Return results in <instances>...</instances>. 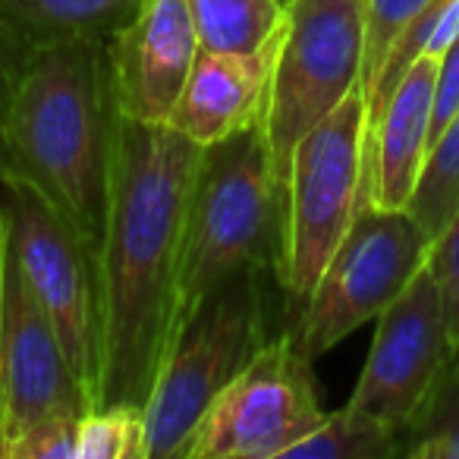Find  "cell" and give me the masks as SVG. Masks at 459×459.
Wrapping results in <instances>:
<instances>
[{"instance_id": "cell-3", "label": "cell", "mask_w": 459, "mask_h": 459, "mask_svg": "<svg viewBox=\"0 0 459 459\" xmlns=\"http://www.w3.org/2000/svg\"><path fill=\"white\" fill-rule=\"evenodd\" d=\"M281 252L283 195L262 126L202 148L179 255L177 331L208 290L243 271H277Z\"/></svg>"}, {"instance_id": "cell-24", "label": "cell", "mask_w": 459, "mask_h": 459, "mask_svg": "<svg viewBox=\"0 0 459 459\" xmlns=\"http://www.w3.org/2000/svg\"><path fill=\"white\" fill-rule=\"evenodd\" d=\"M459 110V39L440 54L437 64V91H434V123L431 142L437 139L440 129L450 123V117Z\"/></svg>"}, {"instance_id": "cell-13", "label": "cell", "mask_w": 459, "mask_h": 459, "mask_svg": "<svg viewBox=\"0 0 459 459\" xmlns=\"http://www.w3.org/2000/svg\"><path fill=\"white\" fill-rule=\"evenodd\" d=\"M437 64L440 57L421 54L371 123L365 139L362 208L375 204L387 211H406L412 202L431 152Z\"/></svg>"}, {"instance_id": "cell-12", "label": "cell", "mask_w": 459, "mask_h": 459, "mask_svg": "<svg viewBox=\"0 0 459 459\" xmlns=\"http://www.w3.org/2000/svg\"><path fill=\"white\" fill-rule=\"evenodd\" d=\"M198 29L186 0H142L110 39L117 108L139 123H167L198 57Z\"/></svg>"}, {"instance_id": "cell-7", "label": "cell", "mask_w": 459, "mask_h": 459, "mask_svg": "<svg viewBox=\"0 0 459 459\" xmlns=\"http://www.w3.org/2000/svg\"><path fill=\"white\" fill-rule=\"evenodd\" d=\"M0 208L22 274L54 321L73 375L95 409L101 377L98 252L39 186L13 170H0Z\"/></svg>"}, {"instance_id": "cell-20", "label": "cell", "mask_w": 459, "mask_h": 459, "mask_svg": "<svg viewBox=\"0 0 459 459\" xmlns=\"http://www.w3.org/2000/svg\"><path fill=\"white\" fill-rule=\"evenodd\" d=\"M76 459H145V419L135 406H101L79 421Z\"/></svg>"}, {"instance_id": "cell-8", "label": "cell", "mask_w": 459, "mask_h": 459, "mask_svg": "<svg viewBox=\"0 0 459 459\" xmlns=\"http://www.w3.org/2000/svg\"><path fill=\"white\" fill-rule=\"evenodd\" d=\"M428 255L431 237L409 211L362 208L290 325L299 350L315 362L352 331L377 321L425 268Z\"/></svg>"}, {"instance_id": "cell-5", "label": "cell", "mask_w": 459, "mask_h": 459, "mask_svg": "<svg viewBox=\"0 0 459 459\" xmlns=\"http://www.w3.org/2000/svg\"><path fill=\"white\" fill-rule=\"evenodd\" d=\"M365 139L368 110L359 85L293 152L283 189V252L277 268L290 325L362 211Z\"/></svg>"}, {"instance_id": "cell-18", "label": "cell", "mask_w": 459, "mask_h": 459, "mask_svg": "<svg viewBox=\"0 0 459 459\" xmlns=\"http://www.w3.org/2000/svg\"><path fill=\"white\" fill-rule=\"evenodd\" d=\"M406 211L419 221V227L431 237V243L444 233V227L459 211V110L431 142L419 189H415Z\"/></svg>"}, {"instance_id": "cell-9", "label": "cell", "mask_w": 459, "mask_h": 459, "mask_svg": "<svg viewBox=\"0 0 459 459\" xmlns=\"http://www.w3.org/2000/svg\"><path fill=\"white\" fill-rule=\"evenodd\" d=\"M325 415L312 359L287 327L217 394L183 459H287Z\"/></svg>"}, {"instance_id": "cell-22", "label": "cell", "mask_w": 459, "mask_h": 459, "mask_svg": "<svg viewBox=\"0 0 459 459\" xmlns=\"http://www.w3.org/2000/svg\"><path fill=\"white\" fill-rule=\"evenodd\" d=\"M79 421L82 415H60V419L41 421L7 453V459H76Z\"/></svg>"}, {"instance_id": "cell-14", "label": "cell", "mask_w": 459, "mask_h": 459, "mask_svg": "<svg viewBox=\"0 0 459 459\" xmlns=\"http://www.w3.org/2000/svg\"><path fill=\"white\" fill-rule=\"evenodd\" d=\"M277 39L262 51L198 48L183 95L167 123L202 148L217 145V142L246 133L252 126H262Z\"/></svg>"}, {"instance_id": "cell-27", "label": "cell", "mask_w": 459, "mask_h": 459, "mask_svg": "<svg viewBox=\"0 0 459 459\" xmlns=\"http://www.w3.org/2000/svg\"><path fill=\"white\" fill-rule=\"evenodd\" d=\"M281 4H283V7H287V4H290V0H281Z\"/></svg>"}, {"instance_id": "cell-11", "label": "cell", "mask_w": 459, "mask_h": 459, "mask_svg": "<svg viewBox=\"0 0 459 459\" xmlns=\"http://www.w3.org/2000/svg\"><path fill=\"white\" fill-rule=\"evenodd\" d=\"M453 356L446 299L431 264L377 315L368 359L350 396V406L396 428L403 437L431 396L444 365Z\"/></svg>"}, {"instance_id": "cell-23", "label": "cell", "mask_w": 459, "mask_h": 459, "mask_svg": "<svg viewBox=\"0 0 459 459\" xmlns=\"http://www.w3.org/2000/svg\"><path fill=\"white\" fill-rule=\"evenodd\" d=\"M428 264H431V271L440 281V290H444L450 337H453V350H456L459 346V211L444 227V233L431 243Z\"/></svg>"}, {"instance_id": "cell-2", "label": "cell", "mask_w": 459, "mask_h": 459, "mask_svg": "<svg viewBox=\"0 0 459 459\" xmlns=\"http://www.w3.org/2000/svg\"><path fill=\"white\" fill-rule=\"evenodd\" d=\"M117 117L110 39L39 45L13 76L7 170L39 186L95 252L108 217Z\"/></svg>"}, {"instance_id": "cell-15", "label": "cell", "mask_w": 459, "mask_h": 459, "mask_svg": "<svg viewBox=\"0 0 459 459\" xmlns=\"http://www.w3.org/2000/svg\"><path fill=\"white\" fill-rule=\"evenodd\" d=\"M139 7L142 0H0V20L29 54L54 41L114 39Z\"/></svg>"}, {"instance_id": "cell-4", "label": "cell", "mask_w": 459, "mask_h": 459, "mask_svg": "<svg viewBox=\"0 0 459 459\" xmlns=\"http://www.w3.org/2000/svg\"><path fill=\"white\" fill-rule=\"evenodd\" d=\"M274 290H283L277 271L255 268L227 277L198 299L179 325L142 406L145 459H183L186 444L217 394L274 337Z\"/></svg>"}, {"instance_id": "cell-21", "label": "cell", "mask_w": 459, "mask_h": 459, "mask_svg": "<svg viewBox=\"0 0 459 459\" xmlns=\"http://www.w3.org/2000/svg\"><path fill=\"white\" fill-rule=\"evenodd\" d=\"M365 4V64H362V91L381 70L384 57L396 45L406 26L431 4V0H362Z\"/></svg>"}, {"instance_id": "cell-10", "label": "cell", "mask_w": 459, "mask_h": 459, "mask_svg": "<svg viewBox=\"0 0 459 459\" xmlns=\"http://www.w3.org/2000/svg\"><path fill=\"white\" fill-rule=\"evenodd\" d=\"M85 412H91L89 396L7 237L0 271V459L41 421Z\"/></svg>"}, {"instance_id": "cell-19", "label": "cell", "mask_w": 459, "mask_h": 459, "mask_svg": "<svg viewBox=\"0 0 459 459\" xmlns=\"http://www.w3.org/2000/svg\"><path fill=\"white\" fill-rule=\"evenodd\" d=\"M406 459H459V346L444 365L431 396L403 431Z\"/></svg>"}, {"instance_id": "cell-25", "label": "cell", "mask_w": 459, "mask_h": 459, "mask_svg": "<svg viewBox=\"0 0 459 459\" xmlns=\"http://www.w3.org/2000/svg\"><path fill=\"white\" fill-rule=\"evenodd\" d=\"M13 64L0 54V170H7V114H10V95H13Z\"/></svg>"}, {"instance_id": "cell-26", "label": "cell", "mask_w": 459, "mask_h": 459, "mask_svg": "<svg viewBox=\"0 0 459 459\" xmlns=\"http://www.w3.org/2000/svg\"><path fill=\"white\" fill-rule=\"evenodd\" d=\"M0 54H4V57L13 64V70H20L22 60H26V51H22V45L13 39V32L4 26V20H0Z\"/></svg>"}, {"instance_id": "cell-16", "label": "cell", "mask_w": 459, "mask_h": 459, "mask_svg": "<svg viewBox=\"0 0 459 459\" xmlns=\"http://www.w3.org/2000/svg\"><path fill=\"white\" fill-rule=\"evenodd\" d=\"M198 41L208 51H262L277 39L287 7L281 0H186Z\"/></svg>"}, {"instance_id": "cell-6", "label": "cell", "mask_w": 459, "mask_h": 459, "mask_svg": "<svg viewBox=\"0 0 459 459\" xmlns=\"http://www.w3.org/2000/svg\"><path fill=\"white\" fill-rule=\"evenodd\" d=\"M362 0H290L262 114L281 195L296 145L362 85Z\"/></svg>"}, {"instance_id": "cell-17", "label": "cell", "mask_w": 459, "mask_h": 459, "mask_svg": "<svg viewBox=\"0 0 459 459\" xmlns=\"http://www.w3.org/2000/svg\"><path fill=\"white\" fill-rule=\"evenodd\" d=\"M403 453L396 428L346 403L340 412H327L299 444L290 446L287 459H390Z\"/></svg>"}, {"instance_id": "cell-1", "label": "cell", "mask_w": 459, "mask_h": 459, "mask_svg": "<svg viewBox=\"0 0 459 459\" xmlns=\"http://www.w3.org/2000/svg\"><path fill=\"white\" fill-rule=\"evenodd\" d=\"M202 145L170 123L117 117L108 217L98 246L101 406L148 403L177 333L186 211Z\"/></svg>"}]
</instances>
